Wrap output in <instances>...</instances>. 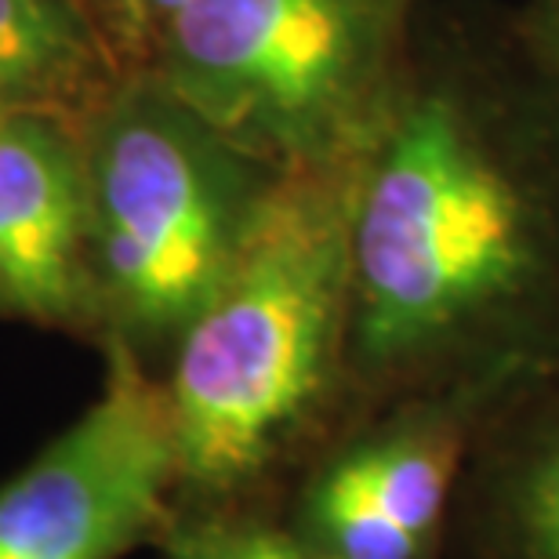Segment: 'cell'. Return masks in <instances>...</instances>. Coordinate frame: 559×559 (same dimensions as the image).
Returning a JSON list of instances; mask_svg holds the SVG:
<instances>
[{"label": "cell", "mask_w": 559, "mask_h": 559, "mask_svg": "<svg viewBox=\"0 0 559 559\" xmlns=\"http://www.w3.org/2000/svg\"><path fill=\"white\" fill-rule=\"evenodd\" d=\"M349 193V389L498 415L556 382L559 59L516 8L425 0Z\"/></svg>", "instance_id": "1"}, {"label": "cell", "mask_w": 559, "mask_h": 559, "mask_svg": "<svg viewBox=\"0 0 559 559\" xmlns=\"http://www.w3.org/2000/svg\"><path fill=\"white\" fill-rule=\"evenodd\" d=\"M349 164L280 175L164 382L178 506L240 509L349 389Z\"/></svg>", "instance_id": "2"}, {"label": "cell", "mask_w": 559, "mask_h": 559, "mask_svg": "<svg viewBox=\"0 0 559 559\" xmlns=\"http://www.w3.org/2000/svg\"><path fill=\"white\" fill-rule=\"evenodd\" d=\"M425 0H186L153 84L273 171L342 167L393 95Z\"/></svg>", "instance_id": "3"}, {"label": "cell", "mask_w": 559, "mask_h": 559, "mask_svg": "<svg viewBox=\"0 0 559 559\" xmlns=\"http://www.w3.org/2000/svg\"><path fill=\"white\" fill-rule=\"evenodd\" d=\"M276 178L153 81L120 98L87 182L92 290L120 342H178Z\"/></svg>", "instance_id": "4"}, {"label": "cell", "mask_w": 559, "mask_h": 559, "mask_svg": "<svg viewBox=\"0 0 559 559\" xmlns=\"http://www.w3.org/2000/svg\"><path fill=\"white\" fill-rule=\"evenodd\" d=\"M175 509L164 382L117 342L95 404L0 487V559H120L156 545Z\"/></svg>", "instance_id": "5"}, {"label": "cell", "mask_w": 559, "mask_h": 559, "mask_svg": "<svg viewBox=\"0 0 559 559\" xmlns=\"http://www.w3.org/2000/svg\"><path fill=\"white\" fill-rule=\"evenodd\" d=\"M92 295L87 178L37 109L0 106V306L62 323Z\"/></svg>", "instance_id": "6"}, {"label": "cell", "mask_w": 559, "mask_h": 559, "mask_svg": "<svg viewBox=\"0 0 559 559\" xmlns=\"http://www.w3.org/2000/svg\"><path fill=\"white\" fill-rule=\"evenodd\" d=\"M451 559H559V378L479 425L443 531Z\"/></svg>", "instance_id": "7"}, {"label": "cell", "mask_w": 559, "mask_h": 559, "mask_svg": "<svg viewBox=\"0 0 559 559\" xmlns=\"http://www.w3.org/2000/svg\"><path fill=\"white\" fill-rule=\"evenodd\" d=\"M284 527L320 559H443L378 509L331 454L298 487Z\"/></svg>", "instance_id": "8"}, {"label": "cell", "mask_w": 559, "mask_h": 559, "mask_svg": "<svg viewBox=\"0 0 559 559\" xmlns=\"http://www.w3.org/2000/svg\"><path fill=\"white\" fill-rule=\"evenodd\" d=\"M87 66L92 44L66 0H0V106L48 103Z\"/></svg>", "instance_id": "9"}, {"label": "cell", "mask_w": 559, "mask_h": 559, "mask_svg": "<svg viewBox=\"0 0 559 559\" xmlns=\"http://www.w3.org/2000/svg\"><path fill=\"white\" fill-rule=\"evenodd\" d=\"M164 559H320L284 523L248 509H175L156 538Z\"/></svg>", "instance_id": "10"}, {"label": "cell", "mask_w": 559, "mask_h": 559, "mask_svg": "<svg viewBox=\"0 0 559 559\" xmlns=\"http://www.w3.org/2000/svg\"><path fill=\"white\" fill-rule=\"evenodd\" d=\"M114 19L120 22V33L135 44H150L156 48L160 33L167 29V22L178 15V8L186 0H106Z\"/></svg>", "instance_id": "11"}, {"label": "cell", "mask_w": 559, "mask_h": 559, "mask_svg": "<svg viewBox=\"0 0 559 559\" xmlns=\"http://www.w3.org/2000/svg\"><path fill=\"white\" fill-rule=\"evenodd\" d=\"M516 11L534 33V40L559 59V0H523Z\"/></svg>", "instance_id": "12"}]
</instances>
